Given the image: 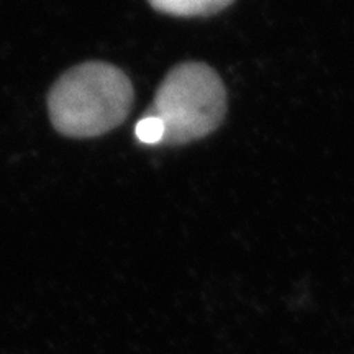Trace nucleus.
<instances>
[{"label": "nucleus", "mask_w": 354, "mask_h": 354, "mask_svg": "<svg viewBox=\"0 0 354 354\" xmlns=\"http://www.w3.org/2000/svg\"><path fill=\"white\" fill-rule=\"evenodd\" d=\"M156 10L174 17H205L223 10L233 0H148Z\"/></svg>", "instance_id": "nucleus-3"}, {"label": "nucleus", "mask_w": 354, "mask_h": 354, "mask_svg": "<svg viewBox=\"0 0 354 354\" xmlns=\"http://www.w3.org/2000/svg\"><path fill=\"white\" fill-rule=\"evenodd\" d=\"M135 135L140 143L143 145H161L165 138V127L151 115H145L141 120L136 123Z\"/></svg>", "instance_id": "nucleus-4"}, {"label": "nucleus", "mask_w": 354, "mask_h": 354, "mask_svg": "<svg viewBox=\"0 0 354 354\" xmlns=\"http://www.w3.org/2000/svg\"><path fill=\"white\" fill-rule=\"evenodd\" d=\"M227 113V91L216 71L183 63L162 79L148 113L165 127L161 145H187L215 131Z\"/></svg>", "instance_id": "nucleus-2"}, {"label": "nucleus", "mask_w": 354, "mask_h": 354, "mask_svg": "<svg viewBox=\"0 0 354 354\" xmlns=\"http://www.w3.org/2000/svg\"><path fill=\"white\" fill-rule=\"evenodd\" d=\"M133 86L122 69L102 61L63 74L48 95L53 127L69 138H95L127 120Z\"/></svg>", "instance_id": "nucleus-1"}]
</instances>
